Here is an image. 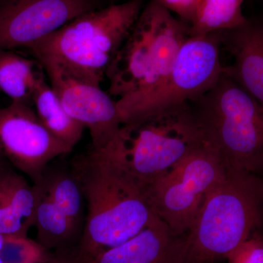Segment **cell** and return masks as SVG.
<instances>
[{
	"label": "cell",
	"mask_w": 263,
	"mask_h": 263,
	"mask_svg": "<svg viewBox=\"0 0 263 263\" xmlns=\"http://www.w3.org/2000/svg\"><path fill=\"white\" fill-rule=\"evenodd\" d=\"M72 150L43 125L28 104L11 102L0 108V153L33 184L43 181L46 167Z\"/></svg>",
	"instance_id": "9"
},
{
	"label": "cell",
	"mask_w": 263,
	"mask_h": 263,
	"mask_svg": "<svg viewBox=\"0 0 263 263\" xmlns=\"http://www.w3.org/2000/svg\"><path fill=\"white\" fill-rule=\"evenodd\" d=\"M221 32L191 37L180 48L172 69L152 94L123 114V124L143 120L191 103L212 89L224 72Z\"/></svg>",
	"instance_id": "7"
},
{
	"label": "cell",
	"mask_w": 263,
	"mask_h": 263,
	"mask_svg": "<svg viewBox=\"0 0 263 263\" xmlns=\"http://www.w3.org/2000/svg\"><path fill=\"white\" fill-rule=\"evenodd\" d=\"M100 8L99 0H3L0 50L29 48L74 18Z\"/></svg>",
	"instance_id": "10"
},
{
	"label": "cell",
	"mask_w": 263,
	"mask_h": 263,
	"mask_svg": "<svg viewBox=\"0 0 263 263\" xmlns=\"http://www.w3.org/2000/svg\"><path fill=\"white\" fill-rule=\"evenodd\" d=\"M245 0H200L193 22L189 25L191 37L228 32L248 23L242 12Z\"/></svg>",
	"instance_id": "18"
},
{
	"label": "cell",
	"mask_w": 263,
	"mask_h": 263,
	"mask_svg": "<svg viewBox=\"0 0 263 263\" xmlns=\"http://www.w3.org/2000/svg\"><path fill=\"white\" fill-rule=\"evenodd\" d=\"M227 171L208 143L146 189L155 214L178 236L187 233L204 197Z\"/></svg>",
	"instance_id": "8"
},
{
	"label": "cell",
	"mask_w": 263,
	"mask_h": 263,
	"mask_svg": "<svg viewBox=\"0 0 263 263\" xmlns=\"http://www.w3.org/2000/svg\"><path fill=\"white\" fill-rule=\"evenodd\" d=\"M3 234H0V247H1L2 240H3ZM0 263H3L1 261V259H0Z\"/></svg>",
	"instance_id": "25"
},
{
	"label": "cell",
	"mask_w": 263,
	"mask_h": 263,
	"mask_svg": "<svg viewBox=\"0 0 263 263\" xmlns=\"http://www.w3.org/2000/svg\"><path fill=\"white\" fill-rule=\"evenodd\" d=\"M190 105L226 171L263 179V107L224 72Z\"/></svg>",
	"instance_id": "5"
},
{
	"label": "cell",
	"mask_w": 263,
	"mask_h": 263,
	"mask_svg": "<svg viewBox=\"0 0 263 263\" xmlns=\"http://www.w3.org/2000/svg\"><path fill=\"white\" fill-rule=\"evenodd\" d=\"M189 37L187 24L150 0L107 71L108 94L117 98L120 115L163 83Z\"/></svg>",
	"instance_id": "2"
},
{
	"label": "cell",
	"mask_w": 263,
	"mask_h": 263,
	"mask_svg": "<svg viewBox=\"0 0 263 263\" xmlns=\"http://www.w3.org/2000/svg\"><path fill=\"white\" fill-rule=\"evenodd\" d=\"M54 256L48 263H84L79 253V247L53 252Z\"/></svg>",
	"instance_id": "23"
},
{
	"label": "cell",
	"mask_w": 263,
	"mask_h": 263,
	"mask_svg": "<svg viewBox=\"0 0 263 263\" xmlns=\"http://www.w3.org/2000/svg\"><path fill=\"white\" fill-rule=\"evenodd\" d=\"M66 111L89 129L91 148H101L122 125L117 101L100 86L81 81L51 62H39Z\"/></svg>",
	"instance_id": "11"
},
{
	"label": "cell",
	"mask_w": 263,
	"mask_h": 263,
	"mask_svg": "<svg viewBox=\"0 0 263 263\" xmlns=\"http://www.w3.org/2000/svg\"><path fill=\"white\" fill-rule=\"evenodd\" d=\"M54 253L27 236L3 235L0 247L3 263H48Z\"/></svg>",
	"instance_id": "20"
},
{
	"label": "cell",
	"mask_w": 263,
	"mask_h": 263,
	"mask_svg": "<svg viewBox=\"0 0 263 263\" xmlns=\"http://www.w3.org/2000/svg\"><path fill=\"white\" fill-rule=\"evenodd\" d=\"M228 263H263V236L255 231L230 255Z\"/></svg>",
	"instance_id": "21"
},
{
	"label": "cell",
	"mask_w": 263,
	"mask_h": 263,
	"mask_svg": "<svg viewBox=\"0 0 263 263\" xmlns=\"http://www.w3.org/2000/svg\"><path fill=\"white\" fill-rule=\"evenodd\" d=\"M184 252L183 236L175 235L157 217L130 239L88 263H183Z\"/></svg>",
	"instance_id": "12"
},
{
	"label": "cell",
	"mask_w": 263,
	"mask_h": 263,
	"mask_svg": "<svg viewBox=\"0 0 263 263\" xmlns=\"http://www.w3.org/2000/svg\"><path fill=\"white\" fill-rule=\"evenodd\" d=\"M37 64L11 50H0V90L12 102L31 105L34 86L43 69L37 70Z\"/></svg>",
	"instance_id": "19"
},
{
	"label": "cell",
	"mask_w": 263,
	"mask_h": 263,
	"mask_svg": "<svg viewBox=\"0 0 263 263\" xmlns=\"http://www.w3.org/2000/svg\"><path fill=\"white\" fill-rule=\"evenodd\" d=\"M143 2L129 0L91 10L28 49L37 62H51L81 81L100 86L141 14Z\"/></svg>",
	"instance_id": "3"
},
{
	"label": "cell",
	"mask_w": 263,
	"mask_h": 263,
	"mask_svg": "<svg viewBox=\"0 0 263 263\" xmlns=\"http://www.w3.org/2000/svg\"><path fill=\"white\" fill-rule=\"evenodd\" d=\"M38 185L83 233L86 220V203L80 185L70 164L67 166L51 162L45 171L42 182Z\"/></svg>",
	"instance_id": "16"
},
{
	"label": "cell",
	"mask_w": 263,
	"mask_h": 263,
	"mask_svg": "<svg viewBox=\"0 0 263 263\" xmlns=\"http://www.w3.org/2000/svg\"><path fill=\"white\" fill-rule=\"evenodd\" d=\"M70 167L79 181L86 220L79 245L84 263L122 245L150 226L158 216L146 189L119 160L109 143L76 156Z\"/></svg>",
	"instance_id": "1"
},
{
	"label": "cell",
	"mask_w": 263,
	"mask_h": 263,
	"mask_svg": "<svg viewBox=\"0 0 263 263\" xmlns=\"http://www.w3.org/2000/svg\"><path fill=\"white\" fill-rule=\"evenodd\" d=\"M170 12L179 15L181 21L190 25L193 22L200 0H157Z\"/></svg>",
	"instance_id": "22"
},
{
	"label": "cell",
	"mask_w": 263,
	"mask_h": 263,
	"mask_svg": "<svg viewBox=\"0 0 263 263\" xmlns=\"http://www.w3.org/2000/svg\"><path fill=\"white\" fill-rule=\"evenodd\" d=\"M39 190L7 162L0 167V234L27 236L34 226Z\"/></svg>",
	"instance_id": "14"
},
{
	"label": "cell",
	"mask_w": 263,
	"mask_h": 263,
	"mask_svg": "<svg viewBox=\"0 0 263 263\" xmlns=\"http://www.w3.org/2000/svg\"><path fill=\"white\" fill-rule=\"evenodd\" d=\"M206 143L190 104L123 124L109 143L144 187Z\"/></svg>",
	"instance_id": "6"
},
{
	"label": "cell",
	"mask_w": 263,
	"mask_h": 263,
	"mask_svg": "<svg viewBox=\"0 0 263 263\" xmlns=\"http://www.w3.org/2000/svg\"><path fill=\"white\" fill-rule=\"evenodd\" d=\"M233 54V65L224 72L263 107V25L248 23L221 32Z\"/></svg>",
	"instance_id": "13"
},
{
	"label": "cell",
	"mask_w": 263,
	"mask_h": 263,
	"mask_svg": "<svg viewBox=\"0 0 263 263\" xmlns=\"http://www.w3.org/2000/svg\"><path fill=\"white\" fill-rule=\"evenodd\" d=\"M8 162V160L3 157V155L0 153V167H3L4 164H6Z\"/></svg>",
	"instance_id": "24"
},
{
	"label": "cell",
	"mask_w": 263,
	"mask_h": 263,
	"mask_svg": "<svg viewBox=\"0 0 263 263\" xmlns=\"http://www.w3.org/2000/svg\"><path fill=\"white\" fill-rule=\"evenodd\" d=\"M36 186L39 190V200L34 226L37 228L38 243L54 252L79 247L82 233L46 196L41 186Z\"/></svg>",
	"instance_id": "17"
},
{
	"label": "cell",
	"mask_w": 263,
	"mask_h": 263,
	"mask_svg": "<svg viewBox=\"0 0 263 263\" xmlns=\"http://www.w3.org/2000/svg\"><path fill=\"white\" fill-rule=\"evenodd\" d=\"M263 226V179L227 171L207 193L184 239L183 263H215Z\"/></svg>",
	"instance_id": "4"
},
{
	"label": "cell",
	"mask_w": 263,
	"mask_h": 263,
	"mask_svg": "<svg viewBox=\"0 0 263 263\" xmlns=\"http://www.w3.org/2000/svg\"><path fill=\"white\" fill-rule=\"evenodd\" d=\"M32 103L43 125L72 151L82 138L84 126L66 111L51 84L46 82L43 71L34 86Z\"/></svg>",
	"instance_id": "15"
}]
</instances>
